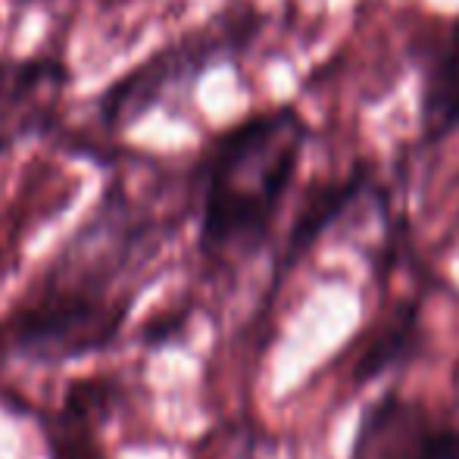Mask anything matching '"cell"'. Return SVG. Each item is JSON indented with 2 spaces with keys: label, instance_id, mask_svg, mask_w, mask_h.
Listing matches in <instances>:
<instances>
[{
  "label": "cell",
  "instance_id": "5",
  "mask_svg": "<svg viewBox=\"0 0 459 459\" xmlns=\"http://www.w3.org/2000/svg\"><path fill=\"white\" fill-rule=\"evenodd\" d=\"M419 126L429 144L459 128V16L444 25L422 60Z\"/></svg>",
  "mask_w": 459,
  "mask_h": 459
},
{
  "label": "cell",
  "instance_id": "7",
  "mask_svg": "<svg viewBox=\"0 0 459 459\" xmlns=\"http://www.w3.org/2000/svg\"><path fill=\"white\" fill-rule=\"evenodd\" d=\"M363 185H366V172L357 169L353 176L334 178V182L316 187V191L309 194L307 204L300 206V212H297L294 225H290V231H288V241H284V250H281V263H278V278L288 273V269H294L297 263L309 254V247H313V244L334 225V219L359 197Z\"/></svg>",
  "mask_w": 459,
  "mask_h": 459
},
{
  "label": "cell",
  "instance_id": "4",
  "mask_svg": "<svg viewBox=\"0 0 459 459\" xmlns=\"http://www.w3.org/2000/svg\"><path fill=\"white\" fill-rule=\"evenodd\" d=\"M435 416L437 412H431L422 400L400 387H387L359 416L351 459H425V441Z\"/></svg>",
  "mask_w": 459,
  "mask_h": 459
},
{
  "label": "cell",
  "instance_id": "1",
  "mask_svg": "<svg viewBox=\"0 0 459 459\" xmlns=\"http://www.w3.org/2000/svg\"><path fill=\"white\" fill-rule=\"evenodd\" d=\"M309 128L290 103L238 119L206 144L197 166L200 250L219 260L266 244L300 166Z\"/></svg>",
  "mask_w": 459,
  "mask_h": 459
},
{
  "label": "cell",
  "instance_id": "2",
  "mask_svg": "<svg viewBox=\"0 0 459 459\" xmlns=\"http://www.w3.org/2000/svg\"><path fill=\"white\" fill-rule=\"evenodd\" d=\"M263 22V13L250 4H231L212 13L206 22L151 50L128 73L109 82L97 97V122L113 132L134 126L141 116L169 100L176 91L197 85L212 66L235 60L241 50H247L260 35Z\"/></svg>",
  "mask_w": 459,
  "mask_h": 459
},
{
  "label": "cell",
  "instance_id": "6",
  "mask_svg": "<svg viewBox=\"0 0 459 459\" xmlns=\"http://www.w3.org/2000/svg\"><path fill=\"white\" fill-rule=\"evenodd\" d=\"M425 347V328H422V307L419 300H406L391 309L381 325L368 332L363 351L353 366V385H368L387 372H400L419 359Z\"/></svg>",
  "mask_w": 459,
  "mask_h": 459
},
{
  "label": "cell",
  "instance_id": "3",
  "mask_svg": "<svg viewBox=\"0 0 459 459\" xmlns=\"http://www.w3.org/2000/svg\"><path fill=\"white\" fill-rule=\"evenodd\" d=\"M73 73L60 54H0V153L50 132Z\"/></svg>",
  "mask_w": 459,
  "mask_h": 459
},
{
  "label": "cell",
  "instance_id": "8",
  "mask_svg": "<svg viewBox=\"0 0 459 459\" xmlns=\"http://www.w3.org/2000/svg\"><path fill=\"white\" fill-rule=\"evenodd\" d=\"M425 459H459V422L435 416L429 441H425Z\"/></svg>",
  "mask_w": 459,
  "mask_h": 459
}]
</instances>
